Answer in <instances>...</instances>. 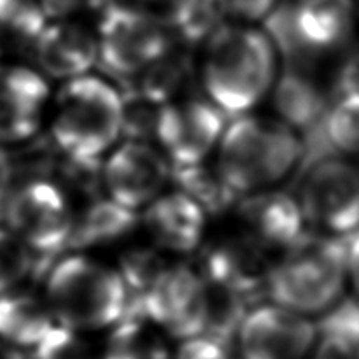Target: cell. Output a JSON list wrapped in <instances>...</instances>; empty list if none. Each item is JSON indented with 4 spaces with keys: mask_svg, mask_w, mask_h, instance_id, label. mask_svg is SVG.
Here are the masks:
<instances>
[{
    "mask_svg": "<svg viewBox=\"0 0 359 359\" xmlns=\"http://www.w3.org/2000/svg\"><path fill=\"white\" fill-rule=\"evenodd\" d=\"M276 83V48L265 32L221 25L207 39L203 86L226 116H244Z\"/></svg>",
    "mask_w": 359,
    "mask_h": 359,
    "instance_id": "1",
    "label": "cell"
},
{
    "mask_svg": "<svg viewBox=\"0 0 359 359\" xmlns=\"http://www.w3.org/2000/svg\"><path fill=\"white\" fill-rule=\"evenodd\" d=\"M347 279V242L305 231L272 265L266 294L298 314H319L337 304Z\"/></svg>",
    "mask_w": 359,
    "mask_h": 359,
    "instance_id": "2",
    "label": "cell"
},
{
    "mask_svg": "<svg viewBox=\"0 0 359 359\" xmlns=\"http://www.w3.org/2000/svg\"><path fill=\"white\" fill-rule=\"evenodd\" d=\"M125 125L123 95L97 76H81L60 88L51 118L56 149L77 161H100Z\"/></svg>",
    "mask_w": 359,
    "mask_h": 359,
    "instance_id": "3",
    "label": "cell"
},
{
    "mask_svg": "<svg viewBox=\"0 0 359 359\" xmlns=\"http://www.w3.org/2000/svg\"><path fill=\"white\" fill-rule=\"evenodd\" d=\"M302 161V140L283 121L237 116L219 140L217 170L237 195L283 181Z\"/></svg>",
    "mask_w": 359,
    "mask_h": 359,
    "instance_id": "4",
    "label": "cell"
},
{
    "mask_svg": "<svg viewBox=\"0 0 359 359\" xmlns=\"http://www.w3.org/2000/svg\"><path fill=\"white\" fill-rule=\"evenodd\" d=\"M46 302L60 325L77 332L116 326L128 312L121 273L81 255L67 256L53 266Z\"/></svg>",
    "mask_w": 359,
    "mask_h": 359,
    "instance_id": "5",
    "label": "cell"
},
{
    "mask_svg": "<svg viewBox=\"0 0 359 359\" xmlns=\"http://www.w3.org/2000/svg\"><path fill=\"white\" fill-rule=\"evenodd\" d=\"M356 21L354 0H293L277 6L265 20V34L276 51L300 67L314 55L346 44Z\"/></svg>",
    "mask_w": 359,
    "mask_h": 359,
    "instance_id": "6",
    "label": "cell"
},
{
    "mask_svg": "<svg viewBox=\"0 0 359 359\" xmlns=\"http://www.w3.org/2000/svg\"><path fill=\"white\" fill-rule=\"evenodd\" d=\"M167 25L135 4L111 0L100 7L97 25L98 62L118 77H133L170 53Z\"/></svg>",
    "mask_w": 359,
    "mask_h": 359,
    "instance_id": "7",
    "label": "cell"
},
{
    "mask_svg": "<svg viewBox=\"0 0 359 359\" xmlns=\"http://www.w3.org/2000/svg\"><path fill=\"white\" fill-rule=\"evenodd\" d=\"M2 214L9 230L41 258H51L69 245L76 219L65 191L44 179L27 182L9 195Z\"/></svg>",
    "mask_w": 359,
    "mask_h": 359,
    "instance_id": "8",
    "label": "cell"
},
{
    "mask_svg": "<svg viewBox=\"0 0 359 359\" xmlns=\"http://www.w3.org/2000/svg\"><path fill=\"white\" fill-rule=\"evenodd\" d=\"M126 316H140L179 340L203 335L205 283L186 265H167Z\"/></svg>",
    "mask_w": 359,
    "mask_h": 359,
    "instance_id": "9",
    "label": "cell"
},
{
    "mask_svg": "<svg viewBox=\"0 0 359 359\" xmlns=\"http://www.w3.org/2000/svg\"><path fill=\"white\" fill-rule=\"evenodd\" d=\"M300 207L305 221L325 235H354L359 230V168L332 156L309 167Z\"/></svg>",
    "mask_w": 359,
    "mask_h": 359,
    "instance_id": "10",
    "label": "cell"
},
{
    "mask_svg": "<svg viewBox=\"0 0 359 359\" xmlns=\"http://www.w3.org/2000/svg\"><path fill=\"white\" fill-rule=\"evenodd\" d=\"M224 118L226 114L212 102H168L158 114L154 137L174 167L198 165L219 144L226 128Z\"/></svg>",
    "mask_w": 359,
    "mask_h": 359,
    "instance_id": "11",
    "label": "cell"
},
{
    "mask_svg": "<svg viewBox=\"0 0 359 359\" xmlns=\"http://www.w3.org/2000/svg\"><path fill=\"white\" fill-rule=\"evenodd\" d=\"M167 156L142 140H128L112 151L102 168L109 198L132 210L147 207L170 181Z\"/></svg>",
    "mask_w": 359,
    "mask_h": 359,
    "instance_id": "12",
    "label": "cell"
},
{
    "mask_svg": "<svg viewBox=\"0 0 359 359\" xmlns=\"http://www.w3.org/2000/svg\"><path fill=\"white\" fill-rule=\"evenodd\" d=\"M242 359H304L316 344V325L280 305L245 316L237 333Z\"/></svg>",
    "mask_w": 359,
    "mask_h": 359,
    "instance_id": "13",
    "label": "cell"
},
{
    "mask_svg": "<svg viewBox=\"0 0 359 359\" xmlns=\"http://www.w3.org/2000/svg\"><path fill=\"white\" fill-rule=\"evenodd\" d=\"M49 86L41 74L27 67L0 65V142L32 139L41 126Z\"/></svg>",
    "mask_w": 359,
    "mask_h": 359,
    "instance_id": "14",
    "label": "cell"
},
{
    "mask_svg": "<svg viewBox=\"0 0 359 359\" xmlns=\"http://www.w3.org/2000/svg\"><path fill=\"white\" fill-rule=\"evenodd\" d=\"M237 214L249 237L262 248L287 249L305 233L300 202L284 191L259 189L237 205Z\"/></svg>",
    "mask_w": 359,
    "mask_h": 359,
    "instance_id": "15",
    "label": "cell"
},
{
    "mask_svg": "<svg viewBox=\"0 0 359 359\" xmlns=\"http://www.w3.org/2000/svg\"><path fill=\"white\" fill-rule=\"evenodd\" d=\"M34 55L42 72L56 79L86 76L98 62L97 35L83 25L60 20L48 23L34 46Z\"/></svg>",
    "mask_w": 359,
    "mask_h": 359,
    "instance_id": "16",
    "label": "cell"
},
{
    "mask_svg": "<svg viewBox=\"0 0 359 359\" xmlns=\"http://www.w3.org/2000/svg\"><path fill=\"white\" fill-rule=\"evenodd\" d=\"M263 249L251 237L216 244L203 256L200 273L205 279L231 287L251 302L259 293L266 294V280L272 266L266 265Z\"/></svg>",
    "mask_w": 359,
    "mask_h": 359,
    "instance_id": "17",
    "label": "cell"
},
{
    "mask_svg": "<svg viewBox=\"0 0 359 359\" xmlns=\"http://www.w3.org/2000/svg\"><path fill=\"white\" fill-rule=\"evenodd\" d=\"M207 214L182 191L160 195L146 207L144 224L156 245L172 252H191L202 244Z\"/></svg>",
    "mask_w": 359,
    "mask_h": 359,
    "instance_id": "18",
    "label": "cell"
},
{
    "mask_svg": "<svg viewBox=\"0 0 359 359\" xmlns=\"http://www.w3.org/2000/svg\"><path fill=\"white\" fill-rule=\"evenodd\" d=\"M273 107L280 121L290 128L309 133L326 118L328 104L314 79L305 76L300 67H290L273 83Z\"/></svg>",
    "mask_w": 359,
    "mask_h": 359,
    "instance_id": "19",
    "label": "cell"
},
{
    "mask_svg": "<svg viewBox=\"0 0 359 359\" xmlns=\"http://www.w3.org/2000/svg\"><path fill=\"white\" fill-rule=\"evenodd\" d=\"M56 323L48 302L34 294L11 291L0 297V340L6 346L32 353Z\"/></svg>",
    "mask_w": 359,
    "mask_h": 359,
    "instance_id": "20",
    "label": "cell"
},
{
    "mask_svg": "<svg viewBox=\"0 0 359 359\" xmlns=\"http://www.w3.org/2000/svg\"><path fill=\"white\" fill-rule=\"evenodd\" d=\"M137 223V210L112 198L95 200L74 219L69 245L74 249H88L114 244L132 233Z\"/></svg>",
    "mask_w": 359,
    "mask_h": 359,
    "instance_id": "21",
    "label": "cell"
},
{
    "mask_svg": "<svg viewBox=\"0 0 359 359\" xmlns=\"http://www.w3.org/2000/svg\"><path fill=\"white\" fill-rule=\"evenodd\" d=\"M316 359H359V300L337 302L316 325Z\"/></svg>",
    "mask_w": 359,
    "mask_h": 359,
    "instance_id": "22",
    "label": "cell"
},
{
    "mask_svg": "<svg viewBox=\"0 0 359 359\" xmlns=\"http://www.w3.org/2000/svg\"><path fill=\"white\" fill-rule=\"evenodd\" d=\"M161 333L140 316H125L109 335L102 359H170Z\"/></svg>",
    "mask_w": 359,
    "mask_h": 359,
    "instance_id": "23",
    "label": "cell"
},
{
    "mask_svg": "<svg viewBox=\"0 0 359 359\" xmlns=\"http://www.w3.org/2000/svg\"><path fill=\"white\" fill-rule=\"evenodd\" d=\"M48 27L39 0H0V55L34 49Z\"/></svg>",
    "mask_w": 359,
    "mask_h": 359,
    "instance_id": "24",
    "label": "cell"
},
{
    "mask_svg": "<svg viewBox=\"0 0 359 359\" xmlns=\"http://www.w3.org/2000/svg\"><path fill=\"white\" fill-rule=\"evenodd\" d=\"M170 179L177 184L179 191L195 200L205 214H223L237 202L238 195L230 188L219 170L203 163L172 168Z\"/></svg>",
    "mask_w": 359,
    "mask_h": 359,
    "instance_id": "25",
    "label": "cell"
},
{
    "mask_svg": "<svg viewBox=\"0 0 359 359\" xmlns=\"http://www.w3.org/2000/svg\"><path fill=\"white\" fill-rule=\"evenodd\" d=\"M172 35L186 42L209 39L219 28L221 16L214 0H165L158 14Z\"/></svg>",
    "mask_w": 359,
    "mask_h": 359,
    "instance_id": "26",
    "label": "cell"
},
{
    "mask_svg": "<svg viewBox=\"0 0 359 359\" xmlns=\"http://www.w3.org/2000/svg\"><path fill=\"white\" fill-rule=\"evenodd\" d=\"M326 140L335 153L359 154V98L342 97L326 112Z\"/></svg>",
    "mask_w": 359,
    "mask_h": 359,
    "instance_id": "27",
    "label": "cell"
},
{
    "mask_svg": "<svg viewBox=\"0 0 359 359\" xmlns=\"http://www.w3.org/2000/svg\"><path fill=\"white\" fill-rule=\"evenodd\" d=\"M35 270V255L11 230L0 228V297Z\"/></svg>",
    "mask_w": 359,
    "mask_h": 359,
    "instance_id": "28",
    "label": "cell"
},
{
    "mask_svg": "<svg viewBox=\"0 0 359 359\" xmlns=\"http://www.w3.org/2000/svg\"><path fill=\"white\" fill-rule=\"evenodd\" d=\"M30 356L32 359H95L91 346L79 332L60 323L35 346Z\"/></svg>",
    "mask_w": 359,
    "mask_h": 359,
    "instance_id": "29",
    "label": "cell"
},
{
    "mask_svg": "<svg viewBox=\"0 0 359 359\" xmlns=\"http://www.w3.org/2000/svg\"><path fill=\"white\" fill-rule=\"evenodd\" d=\"M221 16L241 23L265 21L279 6V0H214Z\"/></svg>",
    "mask_w": 359,
    "mask_h": 359,
    "instance_id": "30",
    "label": "cell"
},
{
    "mask_svg": "<svg viewBox=\"0 0 359 359\" xmlns=\"http://www.w3.org/2000/svg\"><path fill=\"white\" fill-rule=\"evenodd\" d=\"M175 359H231L228 347L209 337H193L182 340Z\"/></svg>",
    "mask_w": 359,
    "mask_h": 359,
    "instance_id": "31",
    "label": "cell"
},
{
    "mask_svg": "<svg viewBox=\"0 0 359 359\" xmlns=\"http://www.w3.org/2000/svg\"><path fill=\"white\" fill-rule=\"evenodd\" d=\"M340 97L359 98V51L346 60L337 77Z\"/></svg>",
    "mask_w": 359,
    "mask_h": 359,
    "instance_id": "32",
    "label": "cell"
},
{
    "mask_svg": "<svg viewBox=\"0 0 359 359\" xmlns=\"http://www.w3.org/2000/svg\"><path fill=\"white\" fill-rule=\"evenodd\" d=\"M347 276L359 300V230L347 241Z\"/></svg>",
    "mask_w": 359,
    "mask_h": 359,
    "instance_id": "33",
    "label": "cell"
},
{
    "mask_svg": "<svg viewBox=\"0 0 359 359\" xmlns=\"http://www.w3.org/2000/svg\"><path fill=\"white\" fill-rule=\"evenodd\" d=\"M11 181H13V165L7 154L0 149V214L4 212V205L9 198Z\"/></svg>",
    "mask_w": 359,
    "mask_h": 359,
    "instance_id": "34",
    "label": "cell"
}]
</instances>
